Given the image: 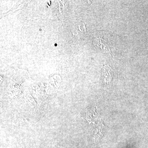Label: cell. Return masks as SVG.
Returning <instances> with one entry per match:
<instances>
[{
    "label": "cell",
    "mask_w": 148,
    "mask_h": 148,
    "mask_svg": "<svg viewBox=\"0 0 148 148\" xmlns=\"http://www.w3.org/2000/svg\"><path fill=\"white\" fill-rule=\"evenodd\" d=\"M113 76V72L111 67L108 65L103 67L102 73V82L105 85H108L110 82Z\"/></svg>",
    "instance_id": "1"
}]
</instances>
